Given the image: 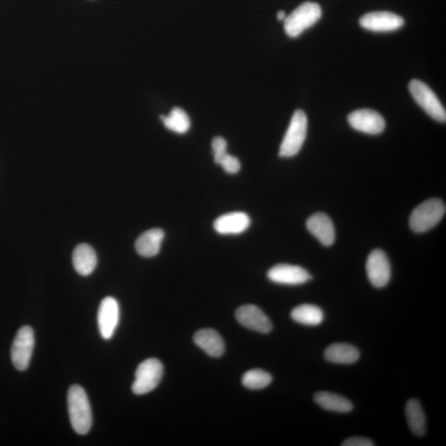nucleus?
<instances>
[{"label":"nucleus","instance_id":"dca6fc26","mask_svg":"<svg viewBox=\"0 0 446 446\" xmlns=\"http://www.w3.org/2000/svg\"><path fill=\"white\" fill-rule=\"evenodd\" d=\"M196 345L212 357H220L225 351L220 334L213 329H202L193 337Z\"/></svg>","mask_w":446,"mask_h":446},{"label":"nucleus","instance_id":"0eeeda50","mask_svg":"<svg viewBox=\"0 0 446 446\" xmlns=\"http://www.w3.org/2000/svg\"><path fill=\"white\" fill-rule=\"evenodd\" d=\"M35 337L32 327L24 326L18 330L11 348V358L18 370H26L30 363Z\"/></svg>","mask_w":446,"mask_h":446},{"label":"nucleus","instance_id":"423d86ee","mask_svg":"<svg viewBox=\"0 0 446 446\" xmlns=\"http://www.w3.org/2000/svg\"><path fill=\"white\" fill-rule=\"evenodd\" d=\"M409 92L421 109L430 118L440 123H445L446 112L440 101L433 91L423 81L413 80L409 83Z\"/></svg>","mask_w":446,"mask_h":446},{"label":"nucleus","instance_id":"9b49d317","mask_svg":"<svg viewBox=\"0 0 446 446\" xmlns=\"http://www.w3.org/2000/svg\"><path fill=\"white\" fill-rule=\"evenodd\" d=\"M236 318L242 326L260 333L267 334L272 330V323L265 313L255 305L247 304L236 311Z\"/></svg>","mask_w":446,"mask_h":446},{"label":"nucleus","instance_id":"bb28decb","mask_svg":"<svg viewBox=\"0 0 446 446\" xmlns=\"http://www.w3.org/2000/svg\"><path fill=\"white\" fill-rule=\"evenodd\" d=\"M285 18H286V14H285L284 11H280L278 12V13H277L278 20L283 21V20H284Z\"/></svg>","mask_w":446,"mask_h":446},{"label":"nucleus","instance_id":"39448f33","mask_svg":"<svg viewBox=\"0 0 446 446\" xmlns=\"http://www.w3.org/2000/svg\"><path fill=\"white\" fill-rule=\"evenodd\" d=\"M163 376V366L157 358H148L140 363L135 373L132 390L135 394L143 395L152 392Z\"/></svg>","mask_w":446,"mask_h":446},{"label":"nucleus","instance_id":"2eb2a0df","mask_svg":"<svg viewBox=\"0 0 446 446\" xmlns=\"http://www.w3.org/2000/svg\"><path fill=\"white\" fill-rule=\"evenodd\" d=\"M251 225L248 215L242 212L227 213L217 218L213 227L217 234L236 235L244 232Z\"/></svg>","mask_w":446,"mask_h":446},{"label":"nucleus","instance_id":"a878e982","mask_svg":"<svg viewBox=\"0 0 446 446\" xmlns=\"http://www.w3.org/2000/svg\"><path fill=\"white\" fill-rule=\"evenodd\" d=\"M342 446H373L375 445L370 440L361 436H354L343 441Z\"/></svg>","mask_w":446,"mask_h":446},{"label":"nucleus","instance_id":"7ed1b4c3","mask_svg":"<svg viewBox=\"0 0 446 446\" xmlns=\"http://www.w3.org/2000/svg\"><path fill=\"white\" fill-rule=\"evenodd\" d=\"M308 118L302 110H296L279 147L280 157H293L302 149L306 139Z\"/></svg>","mask_w":446,"mask_h":446},{"label":"nucleus","instance_id":"4468645a","mask_svg":"<svg viewBox=\"0 0 446 446\" xmlns=\"http://www.w3.org/2000/svg\"><path fill=\"white\" fill-rule=\"evenodd\" d=\"M310 234L325 246H332L336 239V231L330 217L323 212H317L310 217L306 223Z\"/></svg>","mask_w":446,"mask_h":446},{"label":"nucleus","instance_id":"6e6552de","mask_svg":"<svg viewBox=\"0 0 446 446\" xmlns=\"http://www.w3.org/2000/svg\"><path fill=\"white\" fill-rule=\"evenodd\" d=\"M368 280L375 288L385 287L390 282L391 267L384 251L376 249L371 252L366 261Z\"/></svg>","mask_w":446,"mask_h":446},{"label":"nucleus","instance_id":"f8f14e48","mask_svg":"<svg viewBox=\"0 0 446 446\" xmlns=\"http://www.w3.org/2000/svg\"><path fill=\"white\" fill-rule=\"evenodd\" d=\"M119 305L114 298L107 297L101 302L98 313L99 329L102 337H113L119 321Z\"/></svg>","mask_w":446,"mask_h":446},{"label":"nucleus","instance_id":"412c9836","mask_svg":"<svg viewBox=\"0 0 446 446\" xmlns=\"http://www.w3.org/2000/svg\"><path fill=\"white\" fill-rule=\"evenodd\" d=\"M406 416L411 430L416 435H424L426 430V416L418 400L413 399L406 402Z\"/></svg>","mask_w":446,"mask_h":446},{"label":"nucleus","instance_id":"20e7f679","mask_svg":"<svg viewBox=\"0 0 446 446\" xmlns=\"http://www.w3.org/2000/svg\"><path fill=\"white\" fill-rule=\"evenodd\" d=\"M445 203L439 198H430L415 208L410 217V227L416 234L428 231L442 219Z\"/></svg>","mask_w":446,"mask_h":446},{"label":"nucleus","instance_id":"f03ea898","mask_svg":"<svg viewBox=\"0 0 446 446\" xmlns=\"http://www.w3.org/2000/svg\"><path fill=\"white\" fill-rule=\"evenodd\" d=\"M322 8L313 2H305L284 19V31L290 37H298L313 27L322 17Z\"/></svg>","mask_w":446,"mask_h":446},{"label":"nucleus","instance_id":"4be33fe9","mask_svg":"<svg viewBox=\"0 0 446 446\" xmlns=\"http://www.w3.org/2000/svg\"><path fill=\"white\" fill-rule=\"evenodd\" d=\"M291 318L296 323L306 326H318L323 322V310L313 304H302L296 307L291 312Z\"/></svg>","mask_w":446,"mask_h":446},{"label":"nucleus","instance_id":"b1692460","mask_svg":"<svg viewBox=\"0 0 446 446\" xmlns=\"http://www.w3.org/2000/svg\"><path fill=\"white\" fill-rule=\"evenodd\" d=\"M271 382H272V377L269 373L260 368L247 371L242 377V384L247 389L252 390L265 389L271 384Z\"/></svg>","mask_w":446,"mask_h":446},{"label":"nucleus","instance_id":"6ab92c4d","mask_svg":"<svg viewBox=\"0 0 446 446\" xmlns=\"http://www.w3.org/2000/svg\"><path fill=\"white\" fill-rule=\"evenodd\" d=\"M324 357L329 362L350 365L358 360L360 352L356 347L350 344L334 343L326 349Z\"/></svg>","mask_w":446,"mask_h":446},{"label":"nucleus","instance_id":"1a4fd4ad","mask_svg":"<svg viewBox=\"0 0 446 446\" xmlns=\"http://www.w3.org/2000/svg\"><path fill=\"white\" fill-rule=\"evenodd\" d=\"M348 123L358 132L370 135L380 134L385 128V121L381 114L368 109L354 111L348 116Z\"/></svg>","mask_w":446,"mask_h":446},{"label":"nucleus","instance_id":"aec40b11","mask_svg":"<svg viewBox=\"0 0 446 446\" xmlns=\"http://www.w3.org/2000/svg\"><path fill=\"white\" fill-rule=\"evenodd\" d=\"M314 401L322 409L334 413L346 414L353 409V405L346 397L329 392H318L314 395Z\"/></svg>","mask_w":446,"mask_h":446},{"label":"nucleus","instance_id":"5701e85b","mask_svg":"<svg viewBox=\"0 0 446 446\" xmlns=\"http://www.w3.org/2000/svg\"><path fill=\"white\" fill-rule=\"evenodd\" d=\"M166 128L172 132L183 134L191 128V119L186 112L181 108H174L168 116H161Z\"/></svg>","mask_w":446,"mask_h":446},{"label":"nucleus","instance_id":"9d476101","mask_svg":"<svg viewBox=\"0 0 446 446\" xmlns=\"http://www.w3.org/2000/svg\"><path fill=\"white\" fill-rule=\"evenodd\" d=\"M360 25L368 31L389 32L404 26V19L390 12H373L361 18Z\"/></svg>","mask_w":446,"mask_h":446},{"label":"nucleus","instance_id":"f3484780","mask_svg":"<svg viewBox=\"0 0 446 446\" xmlns=\"http://www.w3.org/2000/svg\"><path fill=\"white\" fill-rule=\"evenodd\" d=\"M164 239L163 230L159 229L147 230L143 232L135 241V250L140 255L147 257V258L156 256L161 251Z\"/></svg>","mask_w":446,"mask_h":446},{"label":"nucleus","instance_id":"f257e3e1","mask_svg":"<svg viewBox=\"0 0 446 446\" xmlns=\"http://www.w3.org/2000/svg\"><path fill=\"white\" fill-rule=\"evenodd\" d=\"M67 401L73 429L80 435L88 433L92 426V411L85 391L79 385L71 386Z\"/></svg>","mask_w":446,"mask_h":446},{"label":"nucleus","instance_id":"ddd939ff","mask_svg":"<svg viewBox=\"0 0 446 446\" xmlns=\"http://www.w3.org/2000/svg\"><path fill=\"white\" fill-rule=\"evenodd\" d=\"M268 278L272 282L286 285H299L308 282L311 275L300 266L279 264L268 271Z\"/></svg>","mask_w":446,"mask_h":446},{"label":"nucleus","instance_id":"a211bd4d","mask_svg":"<svg viewBox=\"0 0 446 446\" xmlns=\"http://www.w3.org/2000/svg\"><path fill=\"white\" fill-rule=\"evenodd\" d=\"M73 265L80 275L88 276L94 272L97 266V255L93 247L80 244L73 252Z\"/></svg>","mask_w":446,"mask_h":446},{"label":"nucleus","instance_id":"393cba45","mask_svg":"<svg viewBox=\"0 0 446 446\" xmlns=\"http://www.w3.org/2000/svg\"><path fill=\"white\" fill-rule=\"evenodd\" d=\"M213 155H215V163L220 164L227 174H234L239 172L241 169V162L239 159L227 153V150H225V151L213 153Z\"/></svg>","mask_w":446,"mask_h":446}]
</instances>
